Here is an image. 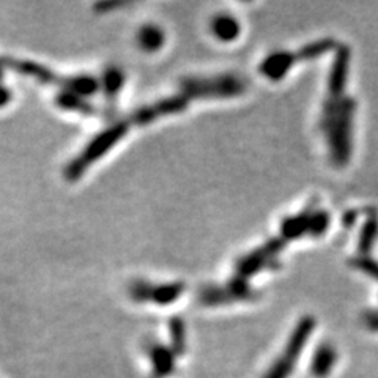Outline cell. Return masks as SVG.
<instances>
[{
    "label": "cell",
    "instance_id": "6da1fadb",
    "mask_svg": "<svg viewBox=\"0 0 378 378\" xmlns=\"http://www.w3.org/2000/svg\"><path fill=\"white\" fill-rule=\"evenodd\" d=\"M357 112V100L326 98L321 111L320 129L330 147L331 161L336 167L347 166L352 156V128Z\"/></svg>",
    "mask_w": 378,
    "mask_h": 378
},
{
    "label": "cell",
    "instance_id": "7a4b0ae2",
    "mask_svg": "<svg viewBox=\"0 0 378 378\" xmlns=\"http://www.w3.org/2000/svg\"><path fill=\"white\" fill-rule=\"evenodd\" d=\"M3 68L15 70L19 75L29 76L41 84H50V86H57L62 88V92H71L79 97H92L98 92L101 82L97 77L90 75H79V76H59L54 71H50L46 66L35 64L32 60H22L13 57H2L0 59Z\"/></svg>",
    "mask_w": 378,
    "mask_h": 378
},
{
    "label": "cell",
    "instance_id": "3957f363",
    "mask_svg": "<svg viewBox=\"0 0 378 378\" xmlns=\"http://www.w3.org/2000/svg\"><path fill=\"white\" fill-rule=\"evenodd\" d=\"M129 131V122L120 120L115 122L114 125L106 128L104 131L97 134L90 142L84 147V150L76 158L66 164L64 175L68 182H77L82 177V173L98 161L101 156H104L112 147L117 145L120 140L126 136Z\"/></svg>",
    "mask_w": 378,
    "mask_h": 378
},
{
    "label": "cell",
    "instance_id": "277c9868",
    "mask_svg": "<svg viewBox=\"0 0 378 378\" xmlns=\"http://www.w3.org/2000/svg\"><path fill=\"white\" fill-rule=\"evenodd\" d=\"M182 95L196 98H232L243 95L247 88L246 79L236 75H219L211 77H186L180 82Z\"/></svg>",
    "mask_w": 378,
    "mask_h": 378
},
{
    "label": "cell",
    "instance_id": "5b68a950",
    "mask_svg": "<svg viewBox=\"0 0 378 378\" xmlns=\"http://www.w3.org/2000/svg\"><path fill=\"white\" fill-rule=\"evenodd\" d=\"M315 325H317V321L310 315H306L298 321L289 336L284 350H282L281 357L273 361L262 378H290L296 368L298 359H300L301 353L308 346V341L312 334Z\"/></svg>",
    "mask_w": 378,
    "mask_h": 378
},
{
    "label": "cell",
    "instance_id": "8992f818",
    "mask_svg": "<svg viewBox=\"0 0 378 378\" xmlns=\"http://www.w3.org/2000/svg\"><path fill=\"white\" fill-rule=\"evenodd\" d=\"M287 241L279 236V238L268 240L257 249L247 252L246 256L240 257L235 263V274L240 278H251V276L263 272V270H273L279 267L278 256L284 249Z\"/></svg>",
    "mask_w": 378,
    "mask_h": 378
},
{
    "label": "cell",
    "instance_id": "52a82bcc",
    "mask_svg": "<svg viewBox=\"0 0 378 378\" xmlns=\"http://www.w3.org/2000/svg\"><path fill=\"white\" fill-rule=\"evenodd\" d=\"M186 289L185 282H167V284H151L149 281L136 279L128 287L129 296L138 303L151 301L160 306H167L177 301Z\"/></svg>",
    "mask_w": 378,
    "mask_h": 378
},
{
    "label": "cell",
    "instance_id": "ba28073f",
    "mask_svg": "<svg viewBox=\"0 0 378 378\" xmlns=\"http://www.w3.org/2000/svg\"><path fill=\"white\" fill-rule=\"evenodd\" d=\"M189 106V100L185 95H173V97H167L164 100L156 101L153 104H147L139 107L129 115V123L138 126L149 125L151 122H156L158 118L167 117L172 114H178L183 112L186 107Z\"/></svg>",
    "mask_w": 378,
    "mask_h": 378
},
{
    "label": "cell",
    "instance_id": "9c48e42d",
    "mask_svg": "<svg viewBox=\"0 0 378 378\" xmlns=\"http://www.w3.org/2000/svg\"><path fill=\"white\" fill-rule=\"evenodd\" d=\"M350 59H352V50L347 44H339L336 48L334 59H332V65L330 70L328 77V98L341 100L346 97L347 79H348V66Z\"/></svg>",
    "mask_w": 378,
    "mask_h": 378
},
{
    "label": "cell",
    "instance_id": "30bf717a",
    "mask_svg": "<svg viewBox=\"0 0 378 378\" xmlns=\"http://www.w3.org/2000/svg\"><path fill=\"white\" fill-rule=\"evenodd\" d=\"M296 60V54H292L289 50H276L263 59L258 70L270 81L278 82L285 77Z\"/></svg>",
    "mask_w": 378,
    "mask_h": 378
},
{
    "label": "cell",
    "instance_id": "8fae6325",
    "mask_svg": "<svg viewBox=\"0 0 378 378\" xmlns=\"http://www.w3.org/2000/svg\"><path fill=\"white\" fill-rule=\"evenodd\" d=\"M337 363V350L330 342H323L315 348L310 358L309 372L314 378H326Z\"/></svg>",
    "mask_w": 378,
    "mask_h": 378
},
{
    "label": "cell",
    "instance_id": "7c38bea8",
    "mask_svg": "<svg viewBox=\"0 0 378 378\" xmlns=\"http://www.w3.org/2000/svg\"><path fill=\"white\" fill-rule=\"evenodd\" d=\"M314 210H317V202H312L306 210L295 214V216H287L281 223V236L285 241L296 240L303 235H308L310 214Z\"/></svg>",
    "mask_w": 378,
    "mask_h": 378
},
{
    "label": "cell",
    "instance_id": "4fadbf2b",
    "mask_svg": "<svg viewBox=\"0 0 378 378\" xmlns=\"http://www.w3.org/2000/svg\"><path fill=\"white\" fill-rule=\"evenodd\" d=\"M151 366H153V378H167L175 370V358L177 355L172 352V348L161 346V343H153L149 350Z\"/></svg>",
    "mask_w": 378,
    "mask_h": 378
},
{
    "label": "cell",
    "instance_id": "5bb4252c",
    "mask_svg": "<svg viewBox=\"0 0 378 378\" xmlns=\"http://www.w3.org/2000/svg\"><path fill=\"white\" fill-rule=\"evenodd\" d=\"M197 303L205 308H219L235 303L227 285H205L197 293Z\"/></svg>",
    "mask_w": 378,
    "mask_h": 378
},
{
    "label": "cell",
    "instance_id": "9a60e30c",
    "mask_svg": "<svg viewBox=\"0 0 378 378\" xmlns=\"http://www.w3.org/2000/svg\"><path fill=\"white\" fill-rule=\"evenodd\" d=\"M211 33L216 37L219 41L223 43H230L235 41L238 38L241 27L240 22L236 21L234 16L230 15H218L211 19Z\"/></svg>",
    "mask_w": 378,
    "mask_h": 378
},
{
    "label": "cell",
    "instance_id": "2e32d148",
    "mask_svg": "<svg viewBox=\"0 0 378 378\" xmlns=\"http://www.w3.org/2000/svg\"><path fill=\"white\" fill-rule=\"evenodd\" d=\"M378 238V213H369L368 219H366L363 227L359 232L358 240V252L359 256H369L372 247L375 245V240Z\"/></svg>",
    "mask_w": 378,
    "mask_h": 378
},
{
    "label": "cell",
    "instance_id": "e0dca14e",
    "mask_svg": "<svg viewBox=\"0 0 378 378\" xmlns=\"http://www.w3.org/2000/svg\"><path fill=\"white\" fill-rule=\"evenodd\" d=\"M123 84H125V75H123V71L120 68H117V66H109V68L104 71L103 79H101V86H103L107 103L115 104V100L118 97V93H120Z\"/></svg>",
    "mask_w": 378,
    "mask_h": 378
},
{
    "label": "cell",
    "instance_id": "ac0fdd59",
    "mask_svg": "<svg viewBox=\"0 0 378 378\" xmlns=\"http://www.w3.org/2000/svg\"><path fill=\"white\" fill-rule=\"evenodd\" d=\"M139 46L147 53H155L160 49L166 41V35L162 29L155 24H145L138 33Z\"/></svg>",
    "mask_w": 378,
    "mask_h": 378
},
{
    "label": "cell",
    "instance_id": "d6986e66",
    "mask_svg": "<svg viewBox=\"0 0 378 378\" xmlns=\"http://www.w3.org/2000/svg\"><path fill=\"white\" fill-rule=\"evenodd\" d=\"M55 104L62 107V109L75 111L77 114L82 115L95 114V107L90 104L88 101L84 100V97H79V95L71 92H60L57 97H55Z\"/></svg>",
    "mask_w": 378,
    "mask_h": 378
},
{
    "label": "cell",
    "instance_id": "ffe728a7",
    "mask_svg": "<svg viewBox=\"0 0 378 378\" xmlns=\"http://www.w3.org/2000/svg\"><path fill=\"white\" fill-rule=\"evenodd\" d=\"M229 292L232 293L235 303L236 301H256L257 298H261V293L258 290L254 289V287L247 282V279L240 278V276H234L227 284Z\"/></svg>",
    "mask_w": 378,
    "mask_h": 378
},
{
    "label": "cell",
    "instance_id": "44dd1931",
    "mask_svg": "<svg viewBox=\"0 0 378 378\" xmlns=\"http://www.w3.org/2000/svg\"><path fill=\"white\" fill-rule=\"evenodd\" d=\"M337 48L336 41L332 38H323L319 39V41L309 43L306 46H303L300 50L296 53V59L298 60H314L319 59L321 55L328 54L330 50H334Z\"/></svg>",
    "mask_w": 378,
    "mask_h": 378
},
{
    "label": "cell",
    "instance_id": "7402d4cb",
    "mask_svg": "<svg viewBox=\"0 0 378 378\" xmlns=\"http://www.w3.org/2000/svg\"><path fill=\"white\" fill-rule=\"evenodd\" d=\"M169 334H171V348L177 357L186 352V325L183 319L172 317L169 321Z\"/></svg>",
    "mask_w": 378,
    "mask_h": 378
},
{
    "label": "cell",
    "instance_id": "603a6c76",
    "mask_svg": "<svg viewBox=\"0 0 378 378\" xmlns=\"http://www.w3.org/2000/svg\"><path fill=\"white\" fill-rule=\"evenodd\" d=\"M330 213L328 211H323V210H314L312 214H310V221H309V230H308V235L310 236H321L323 235L326 230H328L330 227Z\"/></svg>",
    "mask_w": 378,
    "mask_h": 378
},
{
    "label": "cell",
    "instance_id": "cb8c5ba5",
    "mask_svg": "<svg viewBox=\"0 0 378 378\" xmlns=\"http://www.w3.org/2000/svg\"><path fill=\"white\" fill-rule=\"evenodd\" d=\"M350 267L359 270V272H363L366 274H369L372 279L378 281V262L374 261V258L369 256H357L353 258H350L348 261Z\"/></svg>",
    "mask_w": 378,
    "mask_h": 378
},
{
    "label": "cell",
    "instance_id": "d4e9b609",
    "mask_svg": "<svg viewBox=\"0 0 378 378\" xmlns=\"http://www.w3.org/2000/svg\"><path fill=\"white\" fill-rule=\"evenodd\" d=\"M361 321L369 331L378 332V309H369L361 314Z\"/></svg>",
    "mask_w": 378,
    "mask_h": 378
},
{
    "label": "cell",
    "instance_id": "484cf974",
    "mask_svg": "<svg viewBox=\"0 0 378 378\" xmlns=\"http://www.w3.org/2000/svg\"><path fill=\"white\" fill-rule=\"evenodd\" d=\"M125 2H101L95 5V11H101V13H109L111 10H115L118 7H123Z\"/></svg>",
    "mask_w": 378,
    "mask_h": 378
},
{
    "label": "cell",
    "instance_id": "4316f807",
    "mask_svg": "<svg viewBox=\"0 0 378 378\" xmlns=\"http://www.w3.org/2000/svg\"><path fill=\"white\" fill-rule=\"evenodd\" d=\"M357 219H358V211L357 210H348L342 216V225L346 229H352L353 224L357 223Z\"/></svg>",
    "mask_w": 378,
    "mask_h": 378
},
{
    "label": "cell",
    "instance_id": "83f0119b",
    "mask_svg": "<svg viewBox=\"0 0 378 378\" xmlns=\"http://www.w3.org/2000/svg\"><path fill=\"white\" fill-rule=\"evenodd\" d=\"M10 100H11V92L7 87L0 84V107L7 106L10 103Z\"/></svg>",
    "mask_w": 378,
    "mask_h": 378
},
{
    "label": "cell",
    "instance_id": "f1b7e54d",
    "mask_svg": "<svg viewBox=\"0 0 378 378\" xmlns=\"http://www.w3.org/2000/svg\"><path fill=\"white\" fill-rule=\"evenodd\" d=\"M3 66H2V64H0V82H2V79H3Z\"/></svg>",
    "mask_w": 378,
    "mask_h": 378
}]
</instances>
